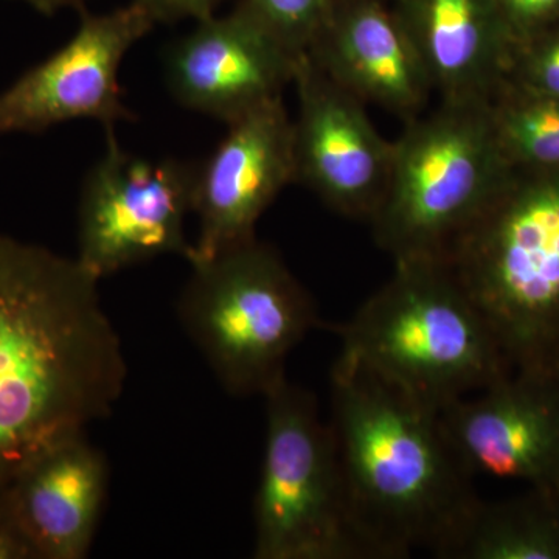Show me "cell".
I'll return each mask as SVG.
<instances>
[{
	"label": "cell",
	"instance_id": "11",
	"mask_svg": "<svg viewBox=\"0 0 559 559\" xmlns=\"http://www.w3.org/2000/svg\"><path fill=\"white\" fill-rule=\"evenodd\" d=\"M290 182H296L293 119L277 97L227 123L219 145L197 168L193 213L200 234L189 263L255 238L257 221Z\"/></svg>",
	"mask_w": 559,
	"mask_h": 559
},
{
	"label": "cell",
	"instance_id": "16",
	"mask_svg": "<svg viewBox=\"0 0 559 559\" xmlns=\"http://www.w3.org/2000/svg\"><path fill=\"white\" fill-rule=\"evenodd\" d=\"M441 100L489 102L511 43L495 0H393Z\"/></svg>",
	"mask_w": 559,
	"mask_h": 559
},
{
	"label": "cell",
	"instance_id": "9",
	"mask_svg": "<svg viewBox=\"0 0 559 559\" xmlns=\"http://www.w3.org/2000/svg\"><path fill=\"white\" fill-rule=\"evenodd\" d=\"M154 25L134 0L109 13H84L66 46L0 92V135L38 134L73 120L110 128L134 119L119 72L128 51Z\"/></svg>",
	"mask_w": 559,
	"mask_h": 559
},
{
	"label": "cell",
	"instance_id": "24",
	"mask_svg": "<svg viewBox=\"0 0 559 559\" xmlns=\"http://www.w3.org/2000/svg\"><path fill=\"white\" fill-rule=\"evenodd\" d=\"M22 2L28 3L33 9L38 10L39 13L51 16V14L60 10L81 9L86 0H22Z\"/></svg>",
	"mask_w": 559,
	"mask_h": 559
},
{
	"label": "cell",
	"instance_id": "20",
	"mask_svg": "<svg viewBox=\"0 0 559 559\" xmlns=\"http://www.w3.org/2000/svg\"><path fill=\"white\" fill-rule=\"evenodd\" d=\"M502 83L559 100V22L511 50Z\"/></svg>",
	"mask_w": 559,
	"mask_h": 559
},
{
	"label": "cell",
	"instance_id": "8",
	"mask_svg": "<svg viewBox=\"0 0 559 559\" xmlns=\"http://www.w3.org/2000/svg\"><path fill=\"white\" fill-rule=\"evenodd\" d=\"M114 128L87 173L79 207V261L102 280L162 255L189 260L186 221L193 213L197 168L127 151Z\"/></svg>",
	"mask_w": 559,
	"mask_h": 559
},
{
	"label": "cell",
	"instance_id": "12",
	"mask_svg": "<svg viewBox=\"0 0 559 559\" xmlns=\"http://www.w3.org/2000/svg\"><path fill=\"white\" fill-rule=\"evenodd\" d=\"M300 57L238 3L226 16L197 22L168 50L165 76L183 108L230 123L282 97Z\"/></svg>",
	"mask_w": 559,
	"mask_h": 559
},
{
	"label": "cell",
	"instance_id": "2",
	"mask_svg": "<svg viewBox=\"0 0 559 559\" xmlns=\"http://www.w3.org/2000/svg\"><path fill=\"white\" fill-rule=\"evenodd\" d=\"M330 426L367 557L443 558L479 498L440 411L342 349L331 370Z\"/></svg>",
	"mask_w": 559,
	"mask_h": 559
},
{
	"label": "cell",
	"instance_id": "23",
	"mask_svg": "<svg viewBox=\"0 0 559 559\" xmlns=\"http://www.w3.org/2000/svg\"><path fill=\"white\" fill-rule=\"evenodd\" d=\"M0 559H33L32 551L0 502Z\"/></svg>",
	"mask_w": 559,
	"mask_h": 559
},
{
	"label": "cell",
	"instance_id": "5",
	"mask_svg": "<svg viewBox=\"0 0 559 559\" xmlns=\"http://www.w3.org/2000/svg\"><path fill=\"white\" fill-rule=\"evenodd\" d=\"M488 102L441 100L393 142L392 175L370 223L393 260L447 259L509 180Z\"/></svg>",
	"mask_w": 559,
	"mask_h": 559
},
{
	"label": "cell",
	"instance_id": "18",
	"mask_svg": "<svg viewBox=\"0 0 559 559\" xmlns=\"http://www.w3.org/2000/svg\"><path fill=\"white\" fill-rule=\"evenodd\" d=\"M500 148L514 168L559 170V100L502 83L489 98Z\"/></svg>",
	"mask_w": 559,
	"mask_h": 559
},
{
	"label": "cell",
	"instance_id": "3",
	"mask_svg": "<svg viewBox=\"0 0 559 559\" xmlns=\"http://www.w3.org/2000/svg\"><path fill=\"white\" fill-rule=\"evenodd\" d=\"M337 331L342 349L437 411L509 374L447 259L395 261L392 278Z\"/></svg>",
	"mask_w": 559,
	"mask_h": 559
},
{
	"label": "cell",
	"instance_id": "25",
	"mask_svg": "<svg viewBox=\"0 0 559 559\" xmlns=\"http://www.w3.org/2000/svg\"><path fill=\"white\" fill-rule=\"evenodd\" d=\"M543 370H546L547 373L551 374L555 380L559 381V345L557 349H555L554 355L550 356L549 362L546 364Z\"/></svg>",
	"mask_w": 559,
	"mask_h": 559
},
{
	"label": "cell",
	"instance_id": "21",
	"mask_svg": "<svg viewBox=\"0 0 559 559\" xmlns=\"http://www.w3.org/2000/svg\"><path fill=\"white\" fill-rule=\"evenodd\" d=\"M511 50L559 22V0H495Z\"/></svg>",
	"mask_w": 559,
	"mask_h": 559
},
{
	"label": "cell",
	"instance_id": "17",
	"mask_svg": "<svg viewBox=\"0 0 559 559\" xmlns=\"http://www.w3.org/2000/svg\"><path fill=\"white\" fill-rule=\"evenodd\" d=\"M551 488L522 502L477 500L443 558L558 559L559 509Z\"/></svg>",
	"mask_w": 559,
	"mask_h": 559
},
{
	"label": "cell",
	"instance_id": "26",
	"mask_svg": "<svg viewBox=\"0 0 559 559\" xmlns=\"http://www.w3.org/2000/svg\"><path fill=\"white\" fill-rule=\"evenodd\" d=\"M554 487H557L559 489V465L557 469V476H555Z\"/></svg>",
	"mask_w": 559,
	"mask_h": 559
},
{
	"label": "cell",
	"instance_id": "6",
	"mask_svg": "<svg viewBox=\"0 0 559 559\" xmlns=\"http://www.w3.org/2000/svg\"><path fill=\"white\" fill-rule=\"evenodd\" d=\"M178 319L231 396L266 395L286 378V359L319 325L308 290L282 257L252 238L190 261Z\"/></svg>",
	"mask_w": 559,
	"mask_h": 559
},
{
	"label": "cell",
	"instance_id": "4",
	"mask_svg": "<svg viewBox=\"0 0 559 559\" xmlns=\"http://www.w3.org/2000/svg\"><path fill=\"white\" fill-rule=\"evenodd\" d=\"M447 260L509 362L543 370L559 345V170L513 168Z\"/></svg>",
	"mask_w": 559,
	"mask_h": 559
},
{
	"label": "cell",
	"instance_id": "13",
	"mask_svg": "<svg viewBox=\"0 0 559 559\" xmlns=\"http://www.w3.org/2000/svg\"><path fill=\"white\" fill-rule=\"evenodd\" d=\"M441 425L471 476L551 485L559 465V381L546 370L509 374L440 411Z\"/></svg>",
	"mask_w": 559,
	"mask_h": 559
},
{
	"label": "cell",
	"instance_id": "10",
	"mask_svg": "<svg viewBox=\"0 0 559 559\" xmlns=\"http://www.w3.org/2000/svg\"><path fill=\"white\" fill-rule=\"evenodd\" d=\"M299 112L293 120L296 182L348 218L371 219L392 175L393 143L366 105L331 80L307 53L297 64Z\"/></svg>",
	"mask_w": 559,
	"mask_h": 559
},
{
	"label": "cell",
	"instance_id": "22",
	"mask_svg": "<svg viewBox=\"0 0 559 559\" xmlns=\"http://www.w3.org/2000/svg\"><path fill=\"white\" fill-rule=\"evenodd\" d=\"M156 24L194 20H207L215 14V10L223 0H134Z\"/></svg>",
	"mask_w": 559,
	"mask_h": 559
},
{
	"label": "cell",
	"instance_id": "1",
	"mask_svg": "<svg viewBox=\"0 0 559 559\" xmlns=\"http://www.w3.org/2000/svg\"><path fill=\"white\" fill-rule=\"evenodd\" d=\"M75 259L0 235V492L123 395V345Z\"/></svg>",
	"mask_w": 559,
	"mask_h": 559
},
{
	"label": "cell",
	"instance_id": "15",
	"mask_svg": "<svg viewBox=\"0 0 559 559\" xmlns=\"http://www.w3.org/2000/svg\"><path fill=\"white\" fill-rule=\"evenodd\" d=\"M108 489V465L86 436L47 452L0 492L33 559L90 554Z\"/></svg>",
	"mask_w": 559,
	"mask_h": 559
},
{
	"label": "cell",
	"instance_id": "14",
	"mask_svg": "<svg viewBox=\"0 0 559 559\" xmlns=\"http://www.w3.org/2000/svg\"><path fill=\"white\" fill-rule=\"evenodd\" d=\"M307 55L364 105L406 123L421 116L433 92L414 40L384 0H342Z\"/></svg>",
	"mask_w": 559,
	"mask_h": 559
},
{
	"label": "cell",
	"instance_id": "7",
	"mask_svg": "<svg viewBox=\"0 0 559 559\" xmlns=\"http://www.w3.org/2000/svg\"><path fill=\"white\" fill-rule=\"evenodd\" d=\"M266 439L253 502L257 559H364L336 441L310 390L283 380L264 395Z\"/></svg>",
	"mask_w": 559,
	"mask_h": 559
},
{
	"label": "cell",
	"instance_id": "19",
	"mask_svg": "<svg viewBox=\"0 0 559 559\" xmlns=\"http://www.w3.org/2000/svg\"><path fill=\"white\" fill-rule=\"evenodd\" d=\"M342 0H241L294 53L304 55L326 27Z\"/></svg>",
	"mask_w": 559,
	"mask_h": 559
}]
</instances>
